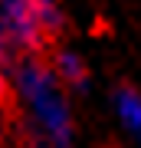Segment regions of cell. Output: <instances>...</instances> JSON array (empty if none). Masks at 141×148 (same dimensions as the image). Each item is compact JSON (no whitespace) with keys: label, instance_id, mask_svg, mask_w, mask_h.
Returning a JSON list of instances; mask_svg holds the SVG:
<instances>
[{"label":"cell","instance_id":"1","mask_svg":"<svg viewBox=\"0 0 141 148\" xmlns=\"http://www.w3.org/2000/svg\"><path fill=\"white\" fill-rule=\"evenodd\" d=\"M7 102L26 148H79L72 92L56 79L46 49L13 56Z\"/></svg>","mask_w":141,"mask_h":148},{"label":"cell","instance_id":"2","mask_svg":"<svg viewBox=\"0 0 141 148\" xmlns=\"http://www.w3.org/2000/svg\"><path fill=\"white\" fill-rule=\"evenodd\" d=\"M0 40L10 46L13 56L16 53H40V49L49 46L30 0H0Z\"/></svg>","mask_w":141,"mask_h":148},{"label":"cell","instance_id":"3","mask_svg":"<svg viewBox=\"0 0 141 148\" xmlns=\"http://www.w3.org/2000/svg\"><path fill=\"white\" fill-rule=\"evenodd\" d=\"M46 59H49L52 73H56V79L72 92V99L92 92V69H89L85 56L79 53L76 46H63V43H59V46H52V53Z\"/></svg>","mask_w":141,"mask_h":148},{"label":"cell","instance_id":"4","mask_svg":"<svg viewBox=\"0 0 141 148\" xmlns=\"http://www.w3.org/2000/svg\"><path fill=\"white\" fill-rule=\"evenodd\" d=\"M112 115H115L118 128L131 138H141V92L131 82H118L108 95Z\"/></svg>","mask_w":141,"mask_h":148},{"label":"cell","instance_id":"5","mask_svg":"<svg viewBox=\"0 0 141 148\" xmlns=\"http://www.w3.org/2000/svg\"><path fill=\"white\" fill-rule=\"evenodd\" d=\"M33 3V13H36V20H40V30L46 33V40H59L66 33V7H63V0H30Z\"/></svg>","mask_w":141,"mask_h":148},{"label":"cell","instance_id":"6","mask_svg":"<svg viewBox=\"0 0 141 148\" xmlns=\"http://www.w3.org/2000/svg\"><path fill=\"white\" fill-rule=\"evenodd\" d=\"M10 63H13V53L0 40V102H7V89H10Z\"/></svg>","mask_w":141,"mask_h":148},{"label":"cell","instance_id":"7","mask_svg":"<svg viewBox=\"0 0 141 148\" xmlns=\"http://www.w3.org/2000/svg\"><path fill=\"white\" fill-rule=\"evenodd\" d=\"M13 132V112H10V102H0V142Z\"/></svg>","mask_w":141,"mask_h":148},{"label":"cell","instance_id":"8","mask_svg":"<svg viewBox=\"0 0 141 148\" xmlns=\"http://www.w3.org/2000/svg\"><path fill=\"white\" fill-rule=\"evenodd\" d=\"M135 142H138V148H141V138H135Z\"/></svg>","mask_w":141,"mask_h":148}]
</instances>
